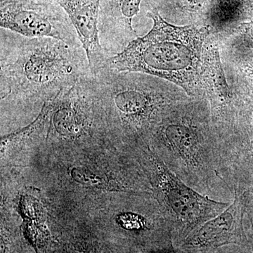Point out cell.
I'll use <instances>...</instances> for the list:
<instances>
[{"label": "cell", "mask_w": 253, "mask_h": 253, "mask_svg": "<svg viewBox=\"0 0 253 253\" xmlns=\"http://www.w3.org/2000/svg\"><path fill=\"white\" fill-rule=\"evenodd\" d=\"M86 253H100L99 251H89V252H86Z\"/></svg>", "instance_id": "obj_12"}, {"label": "cell", "mask_w": 253, "mask_h": 253, "mask_svg": "<svg viewBox=\"0 0 253 253\" xmlns=\"http://www.w3.org/2000/svg\"><path fill=\"white\" fill-rule=\"evenodd\" d=\"M66 13L83 49L91 73L96 76L106 66L108 56L100 41L101 0H55Z\"/></svg>", "instance_id": "obj_7"}, {"label": "cell", "mask_w": 253, "mask_h": 253, "mask_svg": "<svg viewBox=\"0 0 253 253\" xmlns=\"http://www.w3.org/2000/svg\"><path fill=\"white\" fill-rule=\"evenodd\" d=\"M136 158L171 231L183 236L184 241L231 204L211 199L190 187L169 170L147 145L137 148Z\"/></svg>", "instance_id": "obj_4"}, {"label": "cell", "mask_w": 253, "mask_h": 253, "mask_svg": "<svg viewBox=\"0 0 253 253\" xmlns=\"http://www.w3.org/2000/svg\"><path fill=\"white\" fill-rule=\"evenodd\" d=\"M149 253H180L177 249L174 248L173 246L172 242L168 243L166 246L163 247L159 248V249L154 250Z\"/></svg>", "instance_id": "obj_11"}, {"label": "cell", "mask_w": 253, "mask_h": 253, "mask_svg": "<svg viewBox=\"0 0 253 253\" xmlns=\"http://www.w3.org/2000/svg\"><path fill=\"white\" fill-rule=\"evenodd\" d=\"M188 116L161 113L151 131L154 152L181 180L204 196L231 203L234 194L222 176L219 143Z\"/></svg>", "instance_id": "obj_3"}, {"label": "cell", "mask_w": 253, "mask_h": 253, "mask_svg": "<svg viewBox=\"0 0 253 253\" xmlns=\"http://www.w3.org/2000/svg\"><path fill=\"white\" fill-rule=\"evenodd\" d=\"M1 29L27 38L81 44L69 18L55 0H0Z\"/></svg>", "instance_id": "obj_6"}, {"label": "cell", "mask_w": 253, "mask_h": 253, "mask_svg": "<svg viewBox=\"0 0 253 253\" xmlns=\"http://www.w3.org/2000/svg\"><path fill=\"white\" fill-rule=\"evenodd\" d=\"M239 193L229 207L191 233L184 241L181 249L189 251L214 250L236 244L241 237L243 204Z\"/></svg>", "instance_id": "obj_8"}, {"label": "cell", "mask_w": 253, "mask_h": 253, "mask_svg": "<svg viewBox=\"0 0 253 253\" xmlns=\"http://www.w3.org/2000/svg\"><path fill=\"white\" fill-rule=\"evenodd\" d=\"M1 106H43L92 75L81 44L27 38L1 29Z\"/></svg>", "instance_id": "obj_1"}, {"label": "cell", "mask_w": 253, "mask_h": 253, "mask_svg": "<svg viewBox=\"0 0 253 253\" xmlns=\"http://www.w3.org/2000/svg\"><path fill=\"white\" fill-rule=\"evenodd\" d=\"M129 73L104 68L94 76L106 114L116 118L126 136L144 143L163 112L161 99L148 83Z\"/></svg>", "instance_id": "obj_5"}, {"label": "cell", "mask_w": 253, "mask_h": 253, "mask_svg": "<svg viewBox=\"0 0 253 253\" xmlns=\"http://www.w3.org/2000/svg\"><path fill=\"white\" fill-rule=\"evenodd\" d=\"M143 0H101L99 30L100 41L108 56L137 38L132 20L140 10Z\"/></svg>", "instance_id": "obj_9"}, {"label": "cell", "mask_w": 253, "mask_h": 253, "mask_svg": "<svg viewBox=\"0 0 253 253\" xmlns=\"http://www.w3.org/2000/svg\"><path fill=\"white\" fill-rule=\"evenodd\" d=\"M201 77L204 79L208 91L212 94L216 116L222 115L224 106L229 104L230 93L223 71L219 51L216 46H210L203 55Z\"/></svg>", "instance_id": "obj_10"}, {"label": "cell", "mask_w": 253, "mask_h": 253, "mask_svg": "<svg viewBox=\"0 0 253 253\" xmlns=\"http://www.w3.org/2000/svg\"><path fill=\"white\" fill-rule=\"evenodd\" d=\"M153 27L110 56L106 67L118 73H141L167 80L191 94L201 78L207 27H179L166 22L156 9L148 11Z\"/></svg>", "instance_id": "obj_2"}]
</instances>
